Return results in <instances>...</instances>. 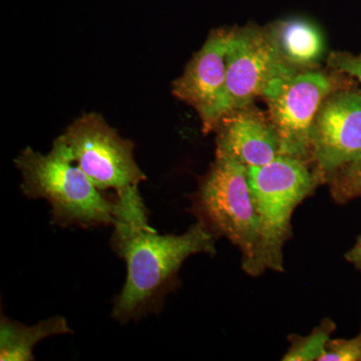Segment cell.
I'll use <instances>...</instances> for the list:
<instances>
[{"label":"cell","mask_w":361,"mask_h":361,"mask_svg":"<svg viewBox=\"0 0 361 361\" xmlns=\"http://www.w3.org/2000/svg\"><path fill=\"white\" fill-rule=\"evenodd\" d=\"M111 248L127 264V279L114 300L111 317L121 324L158 314L179 287L178 272L195 254L216 253L215 237L201 222L182 235H160L153 227L116 223Z\"/></svg>","instance_id":"cell-1"},{"label":"cell","mask_w":361,"mask_h":361,"mask_svg":"<svg viewBox=\"0 0 361 361\" xmlns=\"http://www.w3.org/2000/svg\"><path fill=\"white\" fill-rule=\"evenodd\" d=\"M248 169V180L259 222V246L251 276L266 270L282 272L283 248L292 236L294 210L325 182L310 163L279 155L270 163Z\"/></svg>","instance_id":"cell-3"},{"label":"cell","mask_w":361,"mask_h":361,"mask_svg":"<svg viewBox=\"0 0 361 361\" xmlns=\"http://www.w3.org/2000/svg\"><path fill=\"white\" fill-rule=\"evenodd\" d=\"M329 63L334 70L353 75L361 82V56L336 52L329 56Z\"/></svg>","instance_id":"cell-16"},{"label":"cell","mask_w":361,"mask_h":361,"mask_svg":"<svg viewBox=\"0 0 361 361\" xmlns=\"http://www.w3.org/2000/svg\"><path fill=\"white\" fill-rule=\"evenodd\" d=\"M226 66L223 118L248 108L259 97L273 96L299 73L283 58L269 30L253 25L231 30Z\"/></svg>","instance_id":"cell-6"},{"label":"cell","mask_w":361,"mask_h":361,"mask_svg":"<svg viewBox=\"0 0 361 361\" xmlns=\"http://www.w3.org/2000/svg\"><path fill=\"white\" fill-rule=\"evenodd\" d=\"M216 130V154L232 157L247 168L264 166L280 155L279 140L269 116L250 106L224 116Z\"/></svg>","instance_id":"cell-10"},{"label":"cell","mask_w":361,"mask_h":361,"mask_svg":"<svg viewBox=\"0 0 361 361\" xmlns=\"http://www.w3.org/2000/svg\"><path fill=\"white\" fill-rule=\"evenodd\" d=\"M230 37L231 30L211 32L183 75L173 82V94L198 113L205 134L216 130L224 116L226 54Z\"/></svg>","instance_id":"cell-8"},{"label":"cell","mask_w":361,"mask_h":361,"mask_svg":"<svg viewBox=\"0 0 361 361\" xmlns=\"http://www.w3.org/2000/svg\"><path fill=\"white\" fill-rule=\"evenodd\" d=\"M63 316H54L42 320L32 326L14 322L2 316L0 322V360H35L32 351L39 341L47 337L73 334Z\"/></svg>","instance_id":"cell-12"},{"label":"cell","mask_w":361,"mask_h":361,"mask_svg":"<svg viewBox=\"0 0 361 361\" xmlns=\"http://www.w3.org/2000/svg\"><path fill=\"white\" fill-rule=\"evenodd\" d=\"M320 361H361V329L350 339H330Z\"/></svg>","instance_id":"cell-15"},{"label":"cell","mask_w":361,"mask_h":361,"mask_svg":"<svg viewBox=\"0 0 361 361\" xmlns=\"http://www.w3.org/2000/svg\"><path fill=\"white\" fill-rule=\"evenodd\" d=\"M336 329V323L329 318H324L318 326L307 336L292 334L289 336L290 348L285 353L282 360L285 361H320L331 334Z\"/></svg>","instance_id":"cell-13"},{"label":"cell","mask_w":361,"mask_h":361,"mask_svg":"<svg viewBox=\"0 0 361 361\" xmlns=\"http://www.w3.org/2000/svg\"><path fill=\"white\" fill-rule=\"evenodd\" d=\"M269 32L283 58L296 68L314 65L322 58V33L306 18H291L277 21L271 26Z\"/></svg>","instance_id":"cell-11"},{"label":"cell","mask_w":361,"mask_h":361,"mask_svg":"<svg viewBox=\"0 0 361 361\" xmlns=\"http://www.w3.org/2000/svg\"><path fill=\"white\" fill-rule=\"evenodd\" d=\"M332 78L318 71L297 73L266 102L279 140L280 155L313 161L311 134L320 106L332 94Z\"/></svg>","instance_id":"cell-7"},{"label":"cell","mask_w":361,"mask_h":361,"mask_svg":"<svg viewBox=\"0 0 361 361\" xmlns=\"http://www.w3.org/2000/svg\"><path fill=\"white\" fill-rule=\"evenodd\" d=\"M191 212L215 238L225 237L238 247L242 268L250 275L258 251L259 222L246 166L216 154L192 196Z\"/></svg>","instance_id":"cell-5"},{"label":"cell","mask_w":361,"mask_h":361,"mask_svg":"<svg viewBox=\"0 0 361 361\" xmlns=\"http://www.w3.org/2000/svg\"><path fill=\"white\" fill-rule=\"evenodd\" d=\"M73 161L101 190H114L118 203L130 217L149 218L139 192L147 180L135 160L134 142L123 139L99 114L80 116L61 135Z\"/></svg>","instance_id":"cell-4"},{"label":"cell","mask_w":361,"mask_h":361,"mask_svg":"<svg viewBox=\"0 0 361 361\" xmlns=\"http://www.w3.org/2000/svg\"><path fill=\"white\" fill-rule=\"evenodd\" d=\"M20 170L23 195L44 199L51 208L52 223L59 227L87 228L115 225L123 218L116 195L106 196L97 189L73 161L61 135L44 154L26 147L14 160Z\"/></svg>","instance_id":"cell-2"},{"label":"cell","mask_w":361,"mask_h":361,"mask_svg":"<svg viewBox=\"0 0 361 361\" xmlns=\"http://www.w3.org/2000/svg\"><path fill=\"white\" fill-rule=\"evenodd\" d=\"M345 259L361 271V236L356 241L355 245L346 253Z\"/></svg>","instance_id":"cell-17"},{"label":"cell","mask_w":361,"mask_h":361,"mask_svg":"<svg viewBox=\"0 0 361 361\" xmlns=\"http://www.w3.org/2000/svg\"><path fill=\"white\" fill-rule=\"evenodd\" d=\"M312 160L326 182L361 157V94H330L320 106L311 134Z\"/></svg>","instance_id":"cell-9"},{"label":"cell","mask_w":361,"mask_h":361,"mask_svg":"<svg viewBox=\"0 0 361 361\" xmlns=\"http://www.w3.org/2000/svg\"><path fill=\"white\" fill-rule=\"evenodd\" d=\"M332 198L345 204L361 198V157L334 172L329 178Z\"/></svg>","instance_id":"cell-14"}]
</instances>
